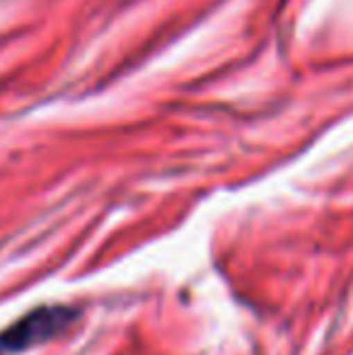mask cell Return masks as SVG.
Returning a JSON list of instances; mask_svg holds the SVG:
<instances>
[{
  "label": "cell",
  "instance_id": "cell-1",
  "mask_svg": "<svg viewBox=\"0 0 353 355\" xmlns=\"http://www.w3.org/2000/svg\"><path fill=\"white\" fill-rule=\"evenodd\" d=\"M78 317L76 309L71 307H39L29 312L24 319H19L15 327L0 334V355L17 353L24 348L39 346V343L53 338L58 331L68 327Z\"/></svg>",
  "mask_w": 353,
  "mask_h": 355
}]
</instances>
